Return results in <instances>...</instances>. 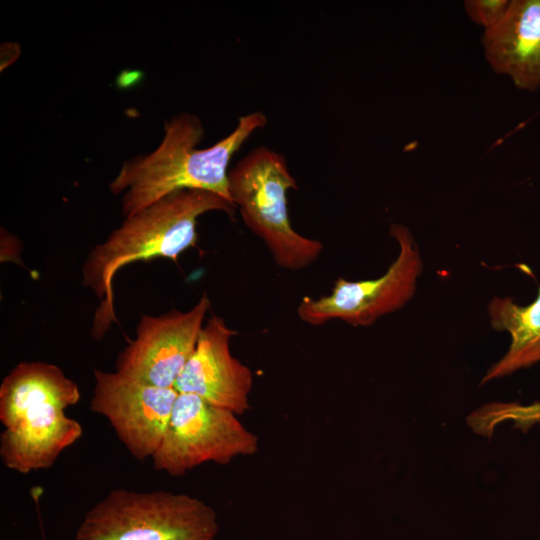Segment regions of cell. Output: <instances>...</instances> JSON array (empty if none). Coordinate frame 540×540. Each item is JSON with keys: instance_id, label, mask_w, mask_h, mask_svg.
Here are the masks:
<instances>
[{"instance_id": "cell-1", "label": "cell", "mask_w": 540, "mask_h": 540, "mask_svg": "<svg viewBox=\"0 0 540 540\" xmlns=\"http://www.w3.org/2000/svg\"><path fill=\"white\" fill-rule=\"evenodd\" d=\"M266 123L267 118L260 111L243 115L227 136L200 149L198 145L204 137L200 119L187 112L175 115L165 123L159 145L147 154L125 161L109 190L122 195L124 217L186 189L209 191L232 203L228 184L231 159Z\"/></svg>"}, {"instance_id": "cell-5", "label": "cell", "mask_w": 540, "mask_h": 540, "mask_svg": "<svg viewBox=\"0 0 540 540\" xmlns=\"http://www.w3.org/2000/svg\"><path fill=\"white\" fill-rule=\"evenodd\" d=\"M259 447V437L238 415L178 392L166 432L151 459L157 471L176 477L205 463L227 465L238 457L254 456Z\"/></svg>"}, {"instance_id": "cell-2", "label": "cell", "mask_w": 540, "mask_h": 540, "mask_svg": "<svg viewBox=\"0 0 540 540\" xmlns=\"http://www.w3.org/2000/svg\"><path fill=\"white\" fill-rule=\"evenodd\" d=\"M236 207L215 193L186 189L169 194L135 214L125 217L120 227L96 245L82 266V283L102 300L92 335L102 338L116 321L113 280L124 266L154 258L176 261L196 245L200 216L211 211L233 215Z\"/></svg>"}, {"instance_id": "cell-14", "label": "cell", "mask_w": 540, "mask_h": 540, "mask_svg": "<svg viewBox=\"0 0 540 540\" xmlns=\"http://www.w3.org/2000/svg\"><path fill=\"white\" fill-rule=\"evenodd\" d=\"M505 420H512L515 427L527 430L540 423V402L530 405L493 403L474 412L468 422L476 433L490 436L495 426Z\"/></svg>"}, {"instance_id": "cell-13", "label": "cell", "mask_w": 540, "mask_h": 540, "mask_svg": "<svg viewBox=\"0 0 540 540\" xmlns=\"http://www.w3.org/2000/svg\"><path fill=\"white\" fill-rule=\"evenodd\" d=\"M490 324L511 337L506 354L493 364L482 379L486 383L540 362V287L529 305L516 304L510 297L493 298L488 304Z\"/></svg>"}, {"instance_id": "cell-12", "label": "cell", "mask_w": 540, "mask_h": 540, "mask_svg": "<svg viewBox=\"0 0 540 540\" xmlns=\"http://www.w3.org/2000/svg\"><path fill=\"white\" fill-rule=\"evenodd\" d=\"M80 400V390L58 366L43 361L18 363L0 385V422L13 424L27 410L46 404L66 409Z\"/></svg>"}, {"instance_id": "cell-4", "label": "cell", "mask_w": 540, "mask_h": 540, "mask_svg": "<svg viewBox=\"0 0 540 540\" xmlns=\"http://www.w3.org/2000/svg\"><path fill=\"white\" fill-rule=\"evenodd\" d=\"M219 522L198 497L169 491H110L84 515L74 540H215Z\"/></svg>"}, {"instance_id": "cell-11", "label": "cell", "mask_w": 540, "mask_h": 540, "mask_svg": "<svg viewBox=\"0 0 540 540\" xmlns=\"http://www.w3.org/2000/svg\"><path fill=\"white\" fill-rule=\"evenodd\" d=\"M82 433L81 424L61 406H37L1 432L0 457L5 467L21 474L46 469Z\"/></svg>"}, {"instance_id": "cell-10", "label": "cell", "mask_w": 540, "mask_h": 540, "mask_svg": "<svg viewBox=\"0 0 540 540\" xmlns=\"http://www.w3.org/2000/svg\"><path fill=\"white\" fill-rule=\"evenodd\" d=\"M486 61L521 90L540 89V0H511L502 20L484 31Z\"/></svg>"}, {"instance_id": "cell-7", "label": "cell", "mask_w": 540, "mask_h": 540, "mask_svg": "<svg viewBox=\"0 0 540 540\" xmlns=\"http://www.w3.org/2000/svg\"><path fill=\"white\" fill-rule=\"evenodd\" d=\"M90 409L105 417L119 441L139 461L152 458L166 432L178 391L94 370Z\"/></svg>"}, {"instance_id": "cell-9", "label": "cell", "mask_w": 540, "mask_h": 540, "mask_svg": "<svg viewBox=\"0 0 540 540\" xmlns=\"http://www.w3.org/2000/svg\"><path fill=\"white\" fill-rule=\"evenodd\" d=\"M236 333L213 314L203 325L174 388L241 416L251 408L254 379L250 368L231 353L230 342Z\"/></svg>"}, {"instance_id": "cell-3", "label": "cell", "mask_w": 540, "mask_h": 540, "mask_svg": "<svg viewBox=\"0 0 540 540\" xmlns=\"http://www.w3.org/2000/svg\"><path fill=\"white\" fill-rule=\"evenodd\" d=\"M230 198L247 227L266 245L283 269L307 268L321 255L324 245L299 234L288 215L287 193L297 189L285 157L260 146L229 170Z\"/></svg>"}, {"instance_id": "cell-6", "label": "cell", "mask_w": 540, "mask_h": 540, "mask_svg": "<svg viewBox=\"0 0 540 540\" xmlns=\"http://www.w3.org/2000/svg\"><path fill=\"white\" fill-rule=\"evenodd\" d=\"M389 232L399 245V253L382 276L360 281L337 278L328 295L301 299L299 318L312 326L341 320L353 327H367L403 307L416 291L423 263L406 226L394 223Z\"/></svg>"}, {"instance_id": "cell-15", "label": "cell", "mask_w": 540, "mask_h": 540, "mask_svg": "<svg viewBox=\"0 0 540 540\" xmlns=\"http://www.w3.org/2000/svg\"><path fill=\"white\" fill-rule=\"evenodd\" d=\"M511 0H465L464 9L469 19L487 31L504 17Z\"/></svg>"}, {"instance_id": "cell-8", "label": "cell", "mask_w": 540, "mask_h": 540, "mask_svg": "<svg viewBox=\"0 0 540 540\" xmlns=\"http://www.w3.org/2000/svg\"><path fill=\"white\" fill-rule=\"evenodd\" d=\"M210 307L204 293L188 311L143 315L135 339L118 354L115 371L154 386L174 388L196 347Z\"/></svg>"}]
</instances>
